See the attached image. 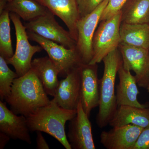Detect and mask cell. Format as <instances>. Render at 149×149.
<instances>
[{
	"label": "cell",
	"instance_id": "1",
	"mask_svg": "<svg viewBox=\"0 0 149 149\" xmlns=\"http://www.w3.org/2000/svg\"><path fill=\"white\" fill-rule=\"evenodd\" d=\"M47 94L31 68L14 80L10 95L5 99L12 111L27 117L51 103Z\"/></svg>",
	"mask_w": 149,
	"mask_h": 149
},
{
	"label": "cell",
	"instance_id": "2",
	"mask_svg": "<svg viewBox=\"0 0 149 149\" xmlns=\"http://www.w3.org/2000/svg\"><path fill=\"white\" fill-rule=\"evenodd\" d=\"M77 114V109H65L51 101L27 116V125L30 131L46 133L56 139L66 149H72L65 133V123Z\"/></svg>",
	"mask_w": 149,
	"mask_h": 149
},
{
	"label": "cell",
	"instance_id": "3",
	"mask_svg": "<svg viewBox=\"0 0 149 149\" xmlns=\"http://www.w3.org/2000/svg\"><path fill=\"white\" fill-rule=\"evenodd\" d=\"M104 69L102 77L100 80V103L96 122L99 128L109 125L118 106L115 94L116 75L122 65L121 54L118 48L104 58Z\"/></svg>",
	"mask_w": 149,
	"mask_h": 149
},
{
	"label": "cell",
	"instance_id": "4",
	"mask_svg": "<svg viewBox=\"0 0 149 149\" xmlns=\"http://www.w3.org/2000/svg\"><path fill=\"white\" fill-rule=\"evenodd\" d=\"M121 23V11L113 17L100 22L93 37V57L89 64L100 63L109 54L118 48L120 43Z\"/></svg>",
	"mask_w": 149,
	"mask_h": 149
},
{
	"label": "cell",
	"instance_id": "5",
	"mask_svg": "<svg viewBox=\"0 0 149 149\" xmlns=\"http://www.w3.org/2000/svg\"><path fill=\"white\" fill-rule=\"evenodd\" d=\"M10 16L15 29L16 49L13 56L6 61L8 64L13 66L18 77H21L31 69L33 56L44 49L40 45L30 44L26 28L17 15L10 12Z\"/></svg>",
	"mask_w": 149,
	"mask_h": 149
},
{
	"label": "cell",
	"instance_id": "6",
	"mask_svg": "<svg viewBox=\"0 0 149 149\" xmlns=\"http://www.w3.org/2000/svg\"><path fill=\"white\" fill-rule=\"evenodd\" d=\"M27 32L29 40L38 43L47 52L57 67L60 76L65 77L71 70L83 64L76 49H68L33 32Z\"/></svg>",
	"mask_w": 149,
	"mask_h": 149
},
{
	"label": "cell",
	"instance_id": "7",
	"mask_svg": "<svg viewBox=\"0 0 149 149\" xmlns=\"http://www.w3.org/2000/svg\"><path fill=\"white\" fill-rule=\"evenodd\" d=\"M54 16L48 10L45 14L32 21L26 22L24 24L27 32L35 33L68 49H76L77 42L69 31L59 24Z\"/></svg>",
	"mask_w": 149,
	"mask_h": 149
},
{
	"label": "cell",
	"instance_id": "8",
	"mask_svg": "<svg viewBox=\"0 0 149 149\" xmlns=\"http://www.w3.org/2000/svg\"><path fill=\"white\" fill-rule=\"evenodd\" d=\"M109 0H104L92 13L80 17L77 22L76 49L83 64H89L93 57L92 43L103 11Z\"/></svg>",
	"mask_w": 149,
	"mask_h": 149
},
{
	"label": "cell",
	"instance_id": "9",
	"mask_svg": "<svg viewBox=\"0 0 149 149\" xmlns=\"http://www.w3.org/2000/svg\"><path fill=\"white\" fill-rule=\"evenodd\" d=\"M123 67L135 73L139 87L146 89L149 82V50L120 43Z\"/></svg>",
	"mask_w": 149,
	"mask_h": 149
},
{
	"label": "cell",
	"instance_id": "10",
	"mask_svg": "<svg viewBox=\"0 0 149 149\" xmlns=\"http://www.w3.org/2000/svg\"><path fill=\"white\" fill-rule=\"evenodd\" d=\"M68 140L72 149H95L92 133V124L80 102L77 114L70 120Z\"/></svg>",
	"mask_w": 149,
	"mask_h": 149
},
{
	"label": "cell",
	"instance_id": "11",
	"mask_svg": "<svg viewBox=\"0 0 149 149\" xmlns=\"http://www.w3.org/2000/svg\"><path fill=\"white\" fill-rule=\"evenodd\" d=\"M97 64H82L80 66L81 90L80 102L89 117L100 103V80Z\"/></svg>",
	"mask_w": 149,
	"mask_h": 149
},
{
	"label": "cell",
	"instance_id": "12",
	"mask_svg": "<svg viewBox=\"0 0 149 149\" xmlns=\"http://www.w3.org/2000/svg\"><path fill=\"white\" fill-rule=\"evenodd\" d=\"M80 66L72 70L59 82L52 101L63 108L77 109L80 100Z\"/></svg>",
	"mask_w": 149,
	"mask_h": 149
},
{
	"label": "cell",
	"instance_id": "13",
	"mask_svg": "<svg viewBox=\"0 0 149 149\" xmlns=\"http://www.w3.org/2000/svg\"><path fill=\"white\" fill-rule=\"evenodd\" d=\"M143 128L131 124L112 127L101 133V143L107 149H132Z\"/></svg>",
	"mask_w": 149,
	"mask_h": 149
},
{
	"label": "cell",
	"instance_id": "14",
	"mask_svg": "<svg viewBox=\"0 0 149 149\" xmlns=\"http://www.w3.org/2000/svg\"><path fill=\"white\" fill-rule=\"evenodd\" d=\"M0 132L10 139L32 143L27 118L15 113L1 100L0 101Z\"/></svg>",
	"mask_w": 149,
	"mask_h": 149
},
{
	"label": "cell",
	"instance_id": "15",
	"mask_svg": "<svg viewBox=\"0 0 149 149\" xmlns=\"http://www.w3.org/2000/svg\"><path fill=\"white\" fill-rule=\"evenodd\" d=\"M64 22L77 42V24L80 18L76 0H35Z\"/></svg>",
	"mask_w": 149,
	"mask_h": 149
},
{
	"label": "cell",
	"instance_id": "16",
	"mask_svg": "<svg viewBox=\"0 0 149 149\" xmlns=\"http://www.w3.org/2000/svg\"><path fill=\"white\" fill-rule=\"evenodd\" d=\"M118 74L119 82L116 86V98L118 106H131L140 108L149 107L148 104H141L138 100L139 92L135 75L131 71L120 67Z\"/></svg>",
	"mask_w": 149,
	"mask_h": 149
},
{
	"label": "cell",
	"instance_id": "17",
	"mask_svg": "<svg viewBox=\"0 0 149 149\" xmlns=\"http://www.w3.org/2000/svg\"><path fill=\"white\" fill-rule=\"evenodd\" d=\"M31 68L37 75L46 93L54 97L59 81L57 67L49 56L39 58L32 61Z\"/></svg>",
	"mask_w": 149,
	"mask_h": 149
},
{
	"label": "cell",
	"instance_id": "18",
	"mask_svg": "<svg viewBox=\"0 0 149 149\" xmlns=\"http://www.w3.org/2000/svg\"><path fill=\"white\" fill-rule=\"evenodd\" d=\"M133 125L145 128L149 125V107L145 108L120 106L109 125L112 127Z\"/></svg>",
	"mask_w": 149,
	"mask_h": 149
},
{
	"label": "cell",
	"instance_id": "19",
	"mask_svg": "<svg viewBox=\"0 0 149 149\" xmlns=\"http://www.w3.org/2000/svg\"><path fill=\"white\" fill-rule=\"evenodd\" d=\"M120 42L149 50V23H121Z\"/></svg>",
	"mask_w": 149,
	"mask_h": 149
},
{
	"label": "cell",
	"instance_id": "20",
	"mask_svg": "<svg viewBox=\"0 0 149 149\" xmlns=\"http://www.w3.org/2000/svg\"><path fill=\"white\" fill-rule=\"evenodd\" d=\"M122 23H149V0H128L121 10Z\"/></svg>",
	"mask_w": 149,
	"mask_h": 149
},
{
	"label": "cell",
	"instance_id": "21",
	"mask_svg": "<svg viewBox=\"0 0 149 149\" xmlns=\"http://www.w3.org/2000/svg\"><path fill=\"white\" fill-rule=\"evenodd\" d=\"M5 9L26 22L43 15L49 10L35 0H11L7 3Z\"/></svg>",
	"mask_w": 149,
	"mask_h": 149
},
{
	"label": "cell",
	"instance_id": "22",
	"mask_svg": "<svg viewBox=\"0 0 149 149\" xmlns=\"http://www.w3.org/2000/svg\"><path fill=\"white\" fill-rule=\"evenodd\" d=\"M10 12L4 10L0 13V56L6 60L13 55L10 35Z\"/></svg>",
	"mask_w": 149,
	"mask_h": 149
},
{
	"label": "cell",
	"instance_id": "23",
	"mask_svg": "<svg viewBox=\"0 0 149 149\" xmlns=\"http://www.w3.org/2000/svg\"><path fill=\"white\" fill-rule=\"evenodd\" d=\"M8 65L6 59L0 56V99L2 101L10 94L14 80L18 77Z\"/></svg>",
	"mask_w": 149,
	"mask_h": 149
},
{
	"label": "cell",
	"instance_id": "24",
	"mask_svg": "<svg viewBox=\"0 0 149 149\" xmlns=\"http://www.w3.org/2000/svg\"><path fill=\"white\" fill-rule=\"evenodd\" d=\"M128 0H109L102 13L100 22L113 17L121 11Z\"/></svg>",
	"mask_w": 149,
	"mask_h": 149
},
{
	"label": "cell",
	"instance_id": "25",
	"mask_svg": "<svg viewBox=\"0 0 149 149\" xmlns=\"http://www.w3.org/2000/svg\"><path fill=\"white\" fill-rule=\"evenodd\" d=\"M104 0H76L80 17L91 13Z\"/></svg>",
	"mask_w": 149,
	"mask_h": 149
},
{
	"label": "cell",
	"instance_id": "26",
	"mask_svg": "<svg viewBox=\"0 0 149 149\" xmlns=\"http://www.w3.org/2000/svg\"><path fill=\"white\" fill-rule=\"evenodd\" d=\"M132 149H149V125L143 128Z\"/></svg>",
	"mask_w": 149,
	"mask_h": 149
},
{
	"label": "cell",
	"instance_id": "27",
	"mask_svg": "<svg viewBox=\"0 0 149 149\" xmlns=\"http://www.w3.org/2000/svg\"><path fill=\"white\" fill-rule=\"evenodd\" d=\"M41 131H37V148L38 149H49V147Z\"/></svg>",
	"mask_w": 149,
	"mask_h": 149
},
{
	"label": "cell",
	"instance_id": "28",
	"mask_svg": "<svg viewBox=\"0 0 149 149\" xmlns=\"http://www.w3.org/2000/svg\"><path fill=\"white\" fill-rule=\"evenodd\" d=\"M10 139L8 135L0 132V149H3Z\"/></svg>",
	"mask_w": 149,
	"mask_h": 149
},
{
	"label": "cell",
	"instance_id": "29",
	"mask_svg": "<svg viewBox=\"0 0 149 149\" xmlns=\"http://www.w3.org/2000/svg\"><path fill=\"white\" fill-rule=\"evenodd\" d=\"M147 91H148V92L149 93V82L148 85V88H147Z\"/></svg>",
	"mask_w": 149,
	"mask_h": 149
},
{
	"label": "cell",
	"instance_id": "30",
	"mask_svg": "<svg viewBox=\"0 0 149 149\" xmlns=\"http://www.w3.org/2000/svg\"><path fill=\"white\" fill-rule=\"evenodd\" d=\"M5 1H6L7 2H8L10 1H11V0H4Z\"/></svg>",
	"mask_w": 149,
	"mask_h": 149
}]
</instances>
